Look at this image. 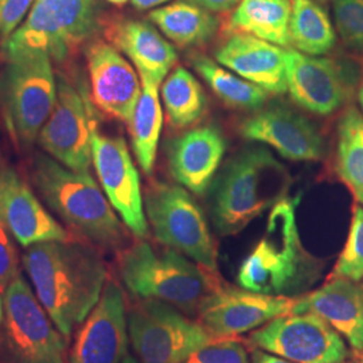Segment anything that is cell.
Segmentation results:
<instances>
[{
    "label": "cell",
    "instance_id": "8d00e7d4",
    "mask_svg": "<svg viewBox=\"0 0 363 363\" xmlns=\"http://www.w3.org/2000/svg\"><path fill=\"white\" fill-rule=\"evenodd\" d=\"M250 363H295L284 359L279 355L271 354L268 351L259 350V349H253L252 355H250Z\"/></svg>",
    "mask_w": 363,
    "mask_h": 363
},
{
    "label": "cell",
    "instance_id": "52a82bcc",
    "mask_svg": "<svg viewBox=\"0 0 363 363\" xmlns=\"http://www.w3.org/2000/svg\"><path fill=\"white\" fill-rule=\"evenodd\" d=\"M0 325L3 363H67V337L54 325L26 280L19 276L3 294Z\"/></svg>",
    "mask_w": 363,
    "mask_h": 363
},
{
    "label": "cell",
    "instance_id": "7c38bea8",
    "mask_svg": "<svg viewBox=\"0 0 363 363\" xmlns=\"http://www.w3.org/2000/svg\"><path fill=\"white\" fill-rule=\"evenodd\" d=\"M91 163L100 186L125 228L138 240L148 235L140 175L125 140L109 136L91 123Z\"/></svg>",
    "mask_w": 363,
    "mask_h": 363
},
{
    "label": "cell",
    "instance_id": "ba28073f",
    "mask_svg": "<svg viewBox=\"0 0 363 363\" xmlns=\"http://www.w3.org/2000/svg\"><path fill=\"white\" fill-rule=\"evenodd\" d=\"M145 217L157 242L218 271V253L208 220L194 196L181 184L152 183L144 195Z\"/></svg>",
    "mask_w": 363,
    "mask_h": 363
},
{
    "label": "cell",
    "instance_id": "7a4b0ae2",
    "mask_svg": "<svg viewBox=\"0 0 363 363\" xmlns=\"http://www.w3.org/2000/svg\"><path fill=\"white\" fill-rule=\"evenodd\" d=\"M298 199L286 198L271 208L257 244L238 267V286L273 296L298 298L322 277L325 261L311 255L300 240Z\"/></svg>",
    "mask_w": 363,
    "mask_h": 363
},
{
    "label": "cell",
    "instance_id": "f1b7e54d",
    "mask_svg": "<svg viewBox=\"0 0 363 363\" xmlns=\"http://www.w3.org/2000/svg\"><path fill=\"white\" fill-rule=\"evenodd\" d=\"M291 46L308 55H325L337 43L333 23L315 0H292L289 22Z\"/></svg>",
    "mask_w": 363,
    "mask_h": 363
},
{
    "label": "cell",
    "instance_id": "83f0119b",
    "mask_svg": "<svg viewBox=\"0 0 363 363\" xmlns=\"http://www.w3.org/2000/svg\"><path fill=\"white\" fill-rule=\"evenodd\" d=\"M190 64L220 101L234 109L257 111L268 100V91L230 73L206 55L195 54Z\"/></svg>",
    "mask_w": 363,
    "mask_h": 363
},
{
    "label": "cell",
    "instance_id": "30bf717a",
    "mask_svg": "<svg viewBox=\"0 0 363 363\" xmlns=\"http://www.w3.org/2000/svg\"><path fill=\"white\" fill-rule=\"evenodd\" d=\"M127 318L139 363H184L216 340L199 322L154 298H139L127 311Z\"/></svg>",
    "mask_w": 363,
    "mask_h": 363
},
{
    "label": "cell",
    "instance_id": "44dd1931",
    "mask_svg": "<svg viewBox=\"0 0 363 363\" xmlns=\"http://www.w3.org/2000/svg\"><path fill=\"white\" fill-rule=\"evenodd\" d=\"M286 52L271 42L234 33L216 52L217 62L272 94L288 91Z\"/></svg>",
    "mask_w": 363,
    "mask_h": 363
},
{
    "label": "cell",
    "instance_id": "9c48e42d",
    "mask_svg": "<svg viewBox=\"0 0 363 363\" xmlns=\"http://www.w3.org/2000/svg\"><path fill=\"white\" fill-rule=\"evenodd\" d=\"M99 28V0H35L4 52L40 50L62 62Z\"/></svg>",
    "mask_w": 363,
    "mask_h": 363
},
{
    "label": "cell",
    "instance_id": "7402d4cb",
    "mask_svg": "<svg viewBox=\"0 0 363 363\" xmlns=\"http://www.w3.org/2000/svg\"><path fill=\"white\" fill-rule=\"evenodd\" d=\"M292 312L319 315L354 350L363 352V286L359 283L331 277L319 289L296 298Z\"/></svg>",
    "mask_w": 363,
    "mask_h": 363
},
{
    "label": "cell",
    "instance_id": "e0dca14e",
    "mask_svg": "<svg viewBox=\"0 0 363 363\" xmlns=\"http://www.w3.org/2000/svg\"><path fill=\"white\" fill-rule=\"evenodd\" d=\"M91 101L106 116L130 124L142 94L136 69L113 45L96 40L86 49Z\"/></svg>",
    "mask_w": 363,
    "mask_h": 363
},
{
    "label": "cell",
    "instance_id": "6da1fadb",
    "mask_svg": "<svg viewBox=\"0 0 363 363\" xmlns=\"http://www.w3.org/2000/svg\"><path fill=\"white\" fill-rule=\"evenodd\" d=\"M22 264L39 303L67 337L89 316L108 281L99 252L72 238L26 247Z\"/></svg>",
    "mask_w": 363,
    "mask_h": 363
},
{
    "label": "cell",
    "instance_id": "f35d334b",
    "mask_svg": "<svg viewBox=\"0 0 363 363\" xmlns=\"http://www.w3.org/2000/svg\"><path fill=\"white\" fill-rule=\"evenodd\" d=\"M3 316H4V304H3V295L0 294V325L3 322Z\"/></svg>",
    "mask_w": 363,
    "mask_h": 363
},
{
    "label": "cell",
    "instance_id": "277c9868",
    "mask_svg": "<svg viewBox=\"0 0 363 363\" xmlns=\"http://www.w3.org/2000/svg\"><path fill=\"white\" fill-rule=\"evenodd\" d=\"M288 169L265 148L234 156L213 184L210 214L220 235L242 232L252 220L288 198Z\"/></svg>",
    "mask_w": 363,
    "mask_h": 363
},
{
    "label": "cell",
    "instance_id": "cb8c5ba5",
    "mask_svg": "<svg viewBox=\"0 0 363 363\" xmlns=\"http://www.w3.org/2000/svg\"><path fill=\"white\" fill-rule=\"evenodd\" d=\"M292 0H241L234 9L229 26L280 48H291L289 22Z\"/></svg>",
    "mask_w": 363,
    "mask_h": 363
},
{
    "label": "cell",
    "instance_id": "836d02e7",
    "mask_svg": "<svg viewBox=\"0 0 363 363\" xmlns=\"http://www.w3.org/2000/svg\"><path fill=\"white\" fill-rule=\"evenodd\" d=\"M13 235L0 210V294L13 283L19 273V257L13 244Z\"/></svg>",
    "mask_w": 363,
    "mask_h": 363
},
{
    "label": "cell",
    "instance_id": "3957f363",
    "mask_svg": "<svg viewBox=\"0 0 363 363\" xmlns=\"http://www.w3.org/2000/svg\"><path fill=\"white\" fill-rule=\"evenodd\" d=\"M33 179L49 208L81 238L104 250L125 245L127 228L89 171H73L52 156L37 155Z\"/></svg>",
    "mask_w": 363,
    "mask_h": 363
},
{
    "label": "cell",
    "instance_id": "d6986e66",
    "mask_svg": "<svg viewBox=\"0 0 363 363\" xmlns=\"http://www.w3.org/2000/svg\"><path fill=\"white\" fill-rule=\"evenodd\" d=\"M0 210L15 241L23 247L72 237L11 169L0 167Z\"/></svg>",
    "mask_w": 363,
    "mask_h": 363
},
{
    "label": "cell",
    "instance_id": "d4e9b609",
    "mask_svg": "<svg viewBox=\"0 0 363 363\" xmlns=\"http://www.w3.org/2000/svg\"><path fill=\"white\" fill-rule=\"evenodd\" d=\"M150 21L179 48H199L216 37L220 21L213 13L186 1H177L150 13Z\"/></svg>",
    "mask_w": 363,
    "mask_h": 363
},
{
    "label": "cell",
    "instance_id": "2e32d148",
    "mask_svg": "<svg viewBox=\"0 0 363 363\" xmlns=\"http://www.w3.org/2000/svg\"><path fill=\"white\" fill-rule=\"evenodd\" d=\"M123 288L108 280L103 295L81 325L67 363H121L128 355V318Z\"/></svg>",
    "mask_w": 363,
    "mask_h": 363
},
{
    "label": "cell",
    "instance_id": "4fadbf2b",
    "mask_svg": "<svg viewBox=\"0 0 363 363\" xmlns=\"http://www.w3.org/2000/svg\"><path fill=\"white\" fill-rule=\"evenodd\" d=\"M286 82L292 100L303 109L330 116L343 108L358 82L350 62L286 50Z\"/></svg>",
    "mask_w": 363,
    "mask_h": 363
},
{
    "label": "cell",
    "instance_id": "8fae6325",
    "mask_svg": "<svg viewBox=\"0 0 363 363\" xmlns=\"http://www.w3.org/2000/svg\"><path fill=\"white\" fill-rule=\"evenodd\" d=\"M252 349L295 363H340L349 358L345 339L313 312L286 313L253 331Z\"/></svg>",
    "mask_w": 363,
    "mask_h": 363
},
{
    "label": "cell",
    "instance_id": "5b68a950",
    "mask_svg": "<svg viewBox=\"0 0 363 363\" xmlns=\"http://www.w3.org/2000/svg\"><path fill=\"white\" fill-rule=\"evenodd\" d=\"M118 273L135 298L164 301L187 316H198L218 284L216 273L171 247L159 250L144 240L121 250Z\"/></svg>",
    "mask_w": 363,
    "mask_h": 363
},
{
    "label": "cell",
    "instance_id": "74e56055",
    "mask_svg": "<svg viewBox=\"0 0 363 363\" xmlns=\"http://www.w3.org/2000/svg\"><path fill=\"white\" fill-rule=\"evenodd\" d=\"M169 0H130L132 6L136 9V10H150L152 7L156 6H160V4H164Z\"/></svg>",
    "mask_w": 363,
    "mask_h": 363
},
{
    "label": "cell",
    "instance_id": "60d3db41",
    "mask_svg": "<svg viewBox=\"0 0 363 363\" xmlns=\"http://www.w3.org/2000/svg\"><path fill=\"white\" fill-rule=\"evenodd\" d=\"M106 1H109L111 4H115V6H124L128 0H106Z\"/></svg>",
    "mask_w": 363,
    "mask_h": 363
},
{
    "label": "cell",
    "instance_id": "4dcf8cb0",
    "mask_svg": "<svg viewBox=\"0 0 363 363\" xmlns=\"http://www.w3.org/2000/svg\"><path fill=\"white\" fill-rule=\"evenodd\" d=\"M331 277H343L357 283L363 280V206L354 208L349 237Z\"/></svg>",
    "mask_w": 363,
    "mask_h": 363
},
{
    "label": "cell",
    "instance_id": "e575fe53",
    "mask_svg": "<svg viewBox=\"0 0 363 363\" xmlns=\"http://www.w3.org/2000/svg\"><path fill=\"white\" fill-rule=\"evenodd\" d=\"M35 0H0V38H9L22 25Z\"/></svg>",
    "mask_w": 363,
    "mask_h": 363
},
{
    "label": "cell",
    "instance_id": "f546056e",
    "mask_svg": "<svg viewBox=\"0 0 363 363\" xmlns=\"http://www.w3.org/2000/svg\"><path fill=\"white\" fill-rule=\"evenodd\" d=\"M337 172L363 206V115L349 108L337 132Z\"/></svg>",
    "mask_w": 363,
    "mask_h": 363
},
{
    "label": "cell",
    "instance_id": "7bdbcfd3",
    "mask_svg": "<svg viewBox=\"0 0 363 363\" xmlns=\"http://www.w3.org/2000/svg\"><path fill=\"white\" fill-rule=\"evenodd\" d=\"M359 363H363V358L361 359V361H359Z\"/></svg>",
    "mask_w": 363,
    "mask_h": 363
},
{
    "label": "cell",
    "instance_id": "8992f818",
    "mask_svg": "<svg viewBox=\"0 0 363 363\" xmlns=\"http://www.w3.org/2000/svg\"><path fill=\"white\" fill-rule=\"evenodd\" d=\"M0 76V109L13 139L34 143L57 101L52 58L40 50L6 54Z\"/></svg>",
    "mask_w": 363,
    "mask_h": 363
},
{
    "label": "cell",
    "instance_id": "9a60e30c",
    "mask_svg": "<svg viewBox=\"0 0 363 363\" xmlns=\"http://www.w3.org/2000/svg\"><path fill=\"white\" fill-rule=\"evenodd\" d=\"M91 112L85 96L67 81L57 82V101L39 132V145L67 169L85 172L91 164Z\"/></svg>",
    "mask_w": 363,
    "mask_h": 363
},
{
    "label": "cell",
    "instance_id": "ee69618b",
    "mask_svg": "<svg viewBox=\"0 0 363 363\" xmlns=\"http://www.w3.org/2000/svg\"><path fill=\"white\" fill-rule=\"evenodd\" d=\"M340 363H352V362H346V361H345V362H340Z\"/></svg>",
    "mask_w": 363,
    "mask_h": 363
},
{
    "label": "cell",
    "instance_id": "ac0fdd59",
    "mask_svg": "<svg viewBox=\"0 0 363 363\" xmlns=\"http://www.w3.org/2000/svg\"><path fill=\"white\" fill-rule=\"evenodd\" d=\"M241 135L250 142L267 144L295 162H315L325 155V143L313 123L286 106L262 109L242 121Z\"/></svg>",
    "mask_w": 363,
    "mask_h": 363
},
{
    "label": "cell",
    "instance_id": "ab89813d",
    "mask_svg": "<svg viewBox=\"0 0 363 363\" xmlns=\"http://www.w3.org/2000/svg\"><path fill=\"white\" fill-rule=\"evenodd\" d=\"M121 363H139L138 362V359H136V357H133V355H127L124 359H123V362Z\"/></svg>",
    "mask_w": 363,
    "mask_h": 363
},
{
    "label": "cell",
    "instance_id": "ffe728a7",
    "mask_svg": "<svg viewBox=\"0 0 363 363\" xmlns=\"http://www.w3.org/2000/svg\"><path fill=\"white\" fill-rule=\"evenodd\" d=\"M225 152L226 140L217 127L186 130L167 145L169 172L191 194L203 195L214 181Z\"/></svg>",
    "mask_w": 363,
    "mask_h": 363
},
{
    "label": "cell",
    "instance_id": "5bb4252c",
    "mask_svg": "<svg viewBox=\"0 0 363 363\" xmlns=\"http://www.w3.org/2000/svg\"><path fill=\"white\" fill-rule=\"evenodd\" d=\"M296 298L273 296L241 286L217 284L198 311L199 323L216 339L233 337L291 313Z\"/></svg>",
    "mask_w": 363,
    "mask_h": 363
},
{
    "label": "cell",
    "instance_id": "603a6c76",
    "mask_svg": "<svg viewBox=\"0 0 363 363\" xmlns=\"http://www.w3.org/2000/svg\"><path fill=\"white\" fill-rule=\"evenodd\" d=\"M111 40L128 57L140 78L160 85L178 61V52L155 27L143 21H121L112 27Z\"/></svg>",
    "mask_w": 363,
    "mask_h": 363
},
{
    "label": "cell",
    "instance_id": "1f68e13d",
    "mask_svg": "<svg viewBox=\"0 0 363 363\" xmlns=\"http://www.w3.org/2000/svg\"><path fill=\"white\" fill-rule=\"evenodd\" d=\"M334 16L343 43L363 55V0H335Z\"/></svg>",
    "mask_w": 363,
    "mask_h": 363
},
{
    "label": "cell",
    "instance_id": "d6a6232c",
    "mask_svg": "<svg viewBox=\"0 0 363 363\" xmlns=\"http://www.w3.org/2000/svg\"><path fill=\"white\" fill-rule=\"evenodd\" d=\"M184 363H250L245 347L233 337L216 339Z\"/></svg>",
    "mask_w": 363,
    "mask_h": 363
},
{
    "label": "cell",
    "instance_id": "484cf974",
    "mask_svg": "<svg viewBox=\"0 0 363 363\" xmlns=\"http://www.w3.org/2000/svg\"><path fill=\"white\" fill-rule=\"evenodd\" d=\"M140 79L142 94L128 125L133 154L144 174L150 175L155 166L163 112L159 100V85L145 78Z\"/></svg>",
    "mask_w": 363,
    "mask_h": 363
},
{
    "label": "cell",
    "instance_id": "b9f144b4",
    "mask_svg": "<svg viewBox=\"0 0 363 363\" xmlns=\"http://www.w3.org/2000/svg\"><path fill=\"white\" fill-rule=\"evenodd\" d=\"M358 99H359V104L362 106L363 111V84L361 85V88H359V91H358Z\"/></svg>",
    "mask_w": 363,
    "mask_h": 363
},
{
    "label": "cell",
    "instance_id": "4316f807",
    "mask_svg": "<svg viewBox=\"0 0 363 363\" xmlns=\"http://www.w3.org/2000/svg\"><path fill=\"white\" fill-rule=\"evenodd\" d=\"M162 99L174 130H187L198 124L208 109V99L199 81L184 67L178 66L162 86Z\"/></svg>",
    "mask_w": 363,
    "mask_h": 363
},
{
    "label": "cell",
    "instance_id": "d590c367",
    "mask_svg": "<svg viewBox=\"0 0 363 363\" xmlns=\"http://www.w3.org/2000/svg\"><path fill=\"white\" fill-rule=\"evenodd\" d=\"M191 1L210 13H226L235 9L241 0H191Z\"/></svg>",
    "mask_w": 363,
    "mask_h": 363
}]
</instances>
